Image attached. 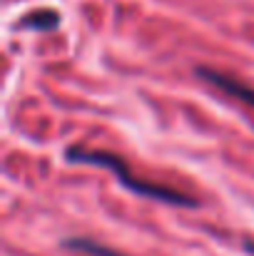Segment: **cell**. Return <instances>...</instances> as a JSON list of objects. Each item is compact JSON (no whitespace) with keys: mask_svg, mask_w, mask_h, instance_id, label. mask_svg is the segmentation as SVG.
Masks as SVG:
<instances>
[{"mask_svg":"<svg viewBox=\"0 0 254 256\" xmlns=\"http://www.w3.org/2000/svg\"><path fill=\"white\" fill-rule=\"evenodd\" d=\"M65 160L70 164H90V167H105L110 170L117 182L137 194V196H145V199H152V202H160V204H172V206H199V199L182 192V189H174L169 184H160V182H147L142 176H137L135 172L130 170L127 160L122 154H115V152H107V150H87V147H68L65 150Z\"/></svg>","mask_w":254,"mask_h":256,"instance_id":"cell-1","label":"cell"},{"mask_svg":"<svg viewBox=\"0 0 254 256\" xmlns=\"http://www.w3.org/2000/svg\"><path fill=\"white\" fill-rule=\"evenodd\" d=\"M23 30H38V32H50L60 25V15L55 10H38V12H30L25 15L20 22H18Z\"/></svg>","mask_w":254,"mask_h":256,"instance_id":"cell-4","label":"cell"},{"mask_svg":"<svg viewBox=\"0 0 254 256\" xmlns=\"http://www.w3.org/2000/svg\"><path fill=\"white\" fill-rule=\"evenodd\" d=\"M194 72H197V78L204 80L207 85L217 87V90L224 92L227 97H232V100L247 104L249 110H254V87L252 85H247V82H242V80H237V78H232V75H227V72H222V70L204 68V65L197 68Z\"/></svg>","mask_w":254,"mask_h":256,"instance_id":"cell-2","label":"cell"},{"mask_svg":"<svg viewBox=\"0 0 254 256\" xmlns=\"http://www.w3.org/2000/svg\"><path fill=\"white\" fill-rule=\"evenodd\" d=\"M63 246L70 249V252H78V254H83V256H127V254H122V252H117V249H112V246H105V244L95 242V239H87V236L65 239Z\"/></svg>","mask_w":254,"mask_h":256,"instance_id":"cell-3","label":"cell"}]
</instances>
